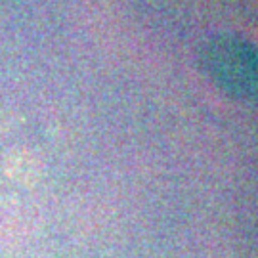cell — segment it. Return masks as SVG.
Returning <instances> with one entry per match:
<instances>
[{"label": "cell", "instance_id": "obj_2", "mask_svg": "<svg viewBox=\"0 0 258 258\" xmlns=\"http://www.w3.org/2000/svg\"><path fill=\"white\" fill-rule=\"evenodd\" d=\"M4 170L12 180L19 184L33 185L42 174V165L33 153L18 149L8 153V157L4 159Z\"/></svg>", "mask_w": 258, "mask_h": 258}, {"label": "cell", "instance_id": "obj_1", "mask_svg": "<svg viewBox=\"0 0 258 258\" xmlns=\"http://www.w3.org/2000/svg\"><path fill=\"white\" fill-rule=\"evenodd\" d=\"M205 65L216 86L241 100H258V50L243 38L222 35L205 52Z\"/></svg>", "mask_w": 258, "mask_h": 258}]
</instances>
